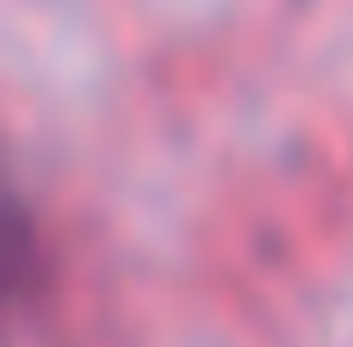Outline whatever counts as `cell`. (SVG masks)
<instances>
[{"mask_svg":"<svg viewBox=\"0 0 353 347\" xmlns=\"http://www.w3.org/2000/svg\"><path fill=\"white\" fill-rule=\"evenodd\" d=\"M43 286H50L43 230H37V217L19 199L0 192V323H12L19 310H31Z\"/></svg>","mask_w":353,"mask_h":347,"instance_id":"6da1fadb","label":"cell"}]
</instances>
